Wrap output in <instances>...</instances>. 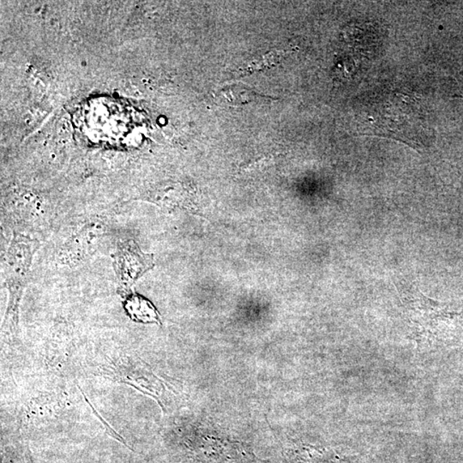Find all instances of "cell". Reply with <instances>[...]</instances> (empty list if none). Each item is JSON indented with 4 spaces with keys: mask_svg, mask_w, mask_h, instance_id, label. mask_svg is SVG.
<instances>
[{
    "mask_svg": "<svg viewBox=\"0 0 463 463\" xmlns=\"http://www.w3.org/2000/svg\"><path fill=\"white\" fill-rule=\"evenodd\" d=\"M418 97L392 91L368 110L360 121L363 133L388 138L420 148L426 139V116Z\"/></svg>",
    "mask_w": 463,
    "mask_h": 463,
    "instance_id": "obj_1",
    "label": "cell"
},
{
    "mask_svg": "<svg viewBox=\"0 0 463 463\" xmlns=\"http://www.w3.org/2000/svg\"><path fill=\"white\" fill-rule=\"evenodd\" d=\"M113 258L122 296L130 294L136 281L153 266L152 256L143 253L134 240L118 244Z\"/></svg>",
    "mask_w": 463,
    "mask_h": 463,
    "instance_id": "obj_2",
    "label": "cell"
},
{
    "mask_svg": "<svg viewBox=\"0 0 463 463\" xmlns=\"http://www.w3.org/2000/svg\"><path fill=\"white\" fill-rule=\"evenodd\" d=\"M124 297V307L131 320L143 324L156 322L160 325L159 313L151 301L136 294H128Z\"/></svg>",
    "mask_w": 463,
    "mask_h": 463,
    "instance_id": "obj_3",
    "label": "cell"
},
{
    "mask_svg": "<svg viewBox=\"0 0 463 463\" xmlns=\"http://www.w3.org/2000/svg\"><path fill=\"white\" fill-rule=\"evenodd\" d=\"M218 96L223 98L225 103L233 106L248 104L259 97L265 98V96L258 94L252 88L240 83L225 85V87L218 91Z\"/></svg>",
    "mask_w": 463,
    "mask_h": 463,
    "instance_id": "obj_4",
    "label": "cell"
},
{
    "mask_svg": "<svg viewBox=\"0 0 463 463\" xmlns=\"http://www.w3.org/2000/svg\"><path fill=\"white\" fill-rule=\"evenodd\" d=\"M288 52L285 50H273L270 51L263 56L253 59V61L246 63L243 67H240L237 71L238 75L245 76L255 73L257 71H265L270 68L278 66L281 63L283 59L287 57Z\"/></svg>",
    "mask_w": 463,
    "mask_h": 463,
    "instance_id": "obj_5",
    "label": "cell"
}]
</instances>
